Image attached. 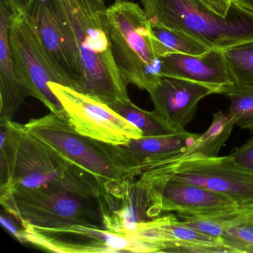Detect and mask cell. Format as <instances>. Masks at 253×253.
Masks as SVG:
<instances>
[{
  "mask_svg": "<svg viewBox=\"0 0 253 253\" xmlns=\"http://www.w3.org/2000/svg\"><path fill=\"white\" fill-rule=\"evenodd\" d=\"M64 25L80 70L78 91L109 105L129 97L118 70L103 0H51Z\"/></svg>",
  "mask_w": 253,
  "mask_h": 253,
  "instance_id": "cell-1",
  "label": "cell"
},
{
  "mask_svg": "<svg viewBox=\"0 0 253 253\" xmlns=\"http://www.w3.org/2000/svg\"><path fill=\"white\" fill-rule=\"evenodd\" d=\"M0 220H1V223L2 226L11 234L13 236L15 237L20 243L23 244V227L21 229L17 227V225L11 220L8 218L6 215H4L3 213L0 216Z\"/></svg>",
  "mask_w": 253,
  "mask_h": 253,
  "instance_id": "cell-26",
  "label": "cell"
},
{
  "mask_svg": "<svg viewBox=\"0 0 253 253\" xmlns=\"http://www.w3.org/2000/svg\"><path fill=\"white\" fill-rule=\"evenodd\" d=\"M235 123L230 114L222 111L213 115V121L207 131L186 149L159 159L140 163V167H165L176 165L188 160L217 156L222 146L230 137Z\"/></svg>",
  "mask_w": 253,
  "mask_h": 253,
  "instance_id": "cell-16",
  "label": "cell"
},
{
  "mask_svg": "<svg viewBox=\"0 0 253 253\" xmlns=\"http://www.w3.org/2000/svg\"><path fill=\"white\" fill-rule=\"evenodd\" d=\"M161 76L198 83L224 94L235 85L223 50L210 48L200 55L171 54L161 57Z\"/></svg>",
  "mask_w": 253,
  "mask_h": 253,
  "instance_id": "cell-13",
  "label": "cell"
},
{
  "mask_svg": "<svg viewBox=\"0 0 253 253\" xmlns=\"http://www.w3.org/2000/svg\"><path fill=\"white\" fill-rule=\"evenodd\" d=\"M21 14L65 85L78 91L80 70L76 56L51 0H35Z\"/></svg>",
  "mask_w": 253,
  "mask_h": 253,
  "instance_id": "cell-11",
  "label": "cell"
},
{
  "mask_svg": "<svg viewBox=\"0 0 253 253\" xmlns=\"http://www.w3.org/2000/svg\"><path fill=\"white\" fill-rule=\"evenodd\" d=\"M98 185L87 171H75L38 188L0 190V202L20 223L43 228L70 225L105 226V193L97 197Z\"/></svg>",
  "mask_w": 253,
  "mask_h": 253,
  "instance_id": "cell-2",
  "label": "cell"
},
{
  "mask_svg": "<svg viewBox=\"0 0 253 253\" xmlns=\"http://www.w3.org/2000/svg\"><path fill=\"white\" fill-rule=\"evenodd\" d=\"M11 12L22 14L35 0H3Z\"/></svg>",
  "mask_w": 253,
  "mask_h": 253,
  "instance_id": "cell-27",
  "label": "cell"
},
{
  "mask_svg": "<svg viewBox=\"0 0 253 253\" xmlns=\"http://www.w3.org/2000/svg\"><path fill=\"white\" fill-rule=\"evenodd\" d=\"M141 167L163 178L225 195L240 208L253 209V173L238 165L230 155L188 160L171 167Z\"/></svg>",
  "mask_w": 253,
  "mask_h": 253,
  "instance_id": "cell-7",
  "label": "cell"
},
{
  "mask_svg": "<svg viewBox=\"0 0 253 253\" xmlns=\"http://www.w3.org/2000/svg\"><path fill=\"white\" fill-rule=\"evenodd\" d=\"M11 10L0 0V118L12 119L29 91L14 67L9 40Z\"/></svg>",
  "mask_w": 253,
  "mask_h": 253,
  "instance_id": "cell-15",
  "label": "cell"
},
{
  "mask_svg": "<svg viewBox=\"0 0 253 253\" xmlns=\"http://www.w3.org/2000/svg\"><path fill=\"white\" fill-rule=\"evenodd\" d=\"M218 15L226 17L233 0H198Z\"/></svg>",
  "mask_w": 253,
  "mask_h": 253,
  "instance_id": "cell-25",
  "label": "cell"
},
{
  "mask_svg": "<svg viewBox=\"0 0 253 253\" xmlns=\"http://www.w3.org/2000/svg\"><path fill=\"white\" fill-rule=\"evenodd\" d=\"M251 209H238L220 212L178 213L182 221L209 236L220 239L225 231L242 218Z\"/></svg>",
  "mask_w": 253,
  "mask_h": 253,
  "instance_id": "cell-20",
  "label": "cell"
},
{
  "mask_svg": "<svg viewBox=\"0 0 253 253\" xmlns=\"http://www.w3.org/2000/svg\"><path fill=\"white\" fill-rule=\"evenodd\" d=\"M235 85L253 86V41L223 50Z\"/></svg>",
  "mask_w": 253,
  "mask_h": 253,
  "instance_id": "cell-21",
  "label": "cell"
},
{
  "mask_svg": "<svg viewBox=\"0 0 253 253\" xmlns=\"http://www.w3.org/2000/svg\"><path fill=\"white\" fill-rule=\"evenodd\" d=\"M220 240L232 253H253V209L228 228Z\"/></svg>",
  "mask_w": 253,
  "mask_h": 253,
  "instance_id": "cell-23",
  "label": "cell"
},
{
  "mask_svg": "<svg viewBox=\"0 0 253 253\" xmlns=\"http://www.w3.org/2000/svg\"><path fill=\"white\" fill-rule=\"evenodd\" d=\"M25 127L71 163L95 176L103 186L132 172L118 146L80 134L68 118L51 112L42 118L31 119Z\"/></svg>",
  "mask_w": 253,
  "mask_h": 253,
  "instance_id": "cell-6",
  "label": "cell"
},
{
  "mask_svg": "<svg viewBox=\"0 0 253 253\" xmlns=\"http://www.w3.org/2000/svg\"><path fill=\"white\" fill-rule=\"evenodd\" d=\"M199 136L185 131L167 135L141 137L118 147L128 167L134 169L143 161L159 159L186 149L192 146Z\"/></svg>",
  "mask_w": 253,
  "mask_h": 253,
  "instance_id": "cell-17",
  "label": "cell"
},
{
  "mask_svg": "<svg viewBox=\"0 0 253 253\" xmlns=\"http://www.w3.org/2000/svg\"><path fill=\"white\" fill-rule=\"evenodd\" d=\"M49 86L80 134L115 146L143 137L138 128L106 103L61 84L51 83Z\"/></svg>",
  "mask_w": 253,
  "mask_h": 253,
  "instance_id": "cell-10",
  "label": "cell"
},
{
  "mask_svg": "<svg viewBox=\"0 0 253 253\" xmlns=\"http://www.w3.org/2000/svg\"><path fill=\"white\" fill-rule=\"evenodd\" d=\"M152 23L180 31L214 49L253 41V11L233 2L222 17L198 0H140Z\"/></svg>",
  "mask_w": 253,
  "mask_h": 253,
  "instance_id": "cell-3",
  "label": "cell"
},
{
  "mask_svg": "<svg viewBox=\"0 0 253 253\" xmlns=\"http://www.w3.org/2000/svg\"><path fill=\"white\" fill-rule=\"evenodd\" d=\"M141 172L158 187L163 211L206 214L242 209L228 197L210 189L163 178L149 170Z\"/></svg>",
  "mask_w": 253,
  "mask_h": 253,
  "instance_id": "cell-14",
  "label": "cell"
},
{
  "mask_svg": "<svg viewBox=\"0 0 253 253\" xmlns=\"http://www.w3.org/2000/svg\"><path fill=\"white\" fill-rule=\"evenodd\" d=\"M23 244L57 253H150L135 235L112 232L100 226L75 224L43 228L22 223Z\"/></svg>",
  "mask_w": 253,
  "mask_h": 253,
  "instance_id": "cell-8",
  "label": "cell"
},
{
  "mask_svg": "<svg viewBox=\"0 0 253 253\" xmlns=\"http://www.w3.org/2000/svg\"><path fill=\"white\" fill-rule=\"evenodd\" d=\"M107 20L118 70L127 84L149 92L162 76L161 58L155 52L146 12L138 4L116 0L107 8Z\"/></svg>",
  "mask_w": 253,
  "mask_h": 253,
  "instance_id": "cell-5",
  "label": "cell"
},
{
  "mask_svg": "<svg viewBox=\"0 0 253 253\" xmlns=\"http://www.w3.org/2000/svg\"><path fill=\"white\" fill-rule=\"evenodd\" d=\"M0 190L56 183L75 164L12 119L0 118Z\"/></svg>",
  "mask_w": 253,
  "mask_h": 253,
  "instance_id": "cell-4",
  "label": "cell"
},
{
  "mask_svg": "<svg viewBox=\"0 0 253 253\" xmlns=\"http://www.w3.org/2000/svg\"><path fill=\"white\" fill-rule=\"evenodd\" d=\"M229 155L238 165L253 173V136L245 144Z\"/></svg>",
  "mask_w": 253,
  "mask_h": 253,
  "instance_id": "cell-24",
  "label": "cell"
},
{
  "mask_svg": "<svg viewBox=\"0 0 253 253\" xmlns=\"http://www.w3.org/2000/svg\"><path fill=\"white\" fill-rule=\"evenodd\" d=\"M9 40L14 67L30 97L41 100L51 113L68 118L61 103L49 86L51 83L65 85L64 81L41 49L20 13H11Z\"/></svg>",
  "mask_w": 253,
  "mask_h": 253,
  "instance_id": "cell-9",
  "label": "cell"
},
{
  "mask_svg": "<svg viewBox=\"0 0 253 253\" xmlns=\"http://www.w3.org/2000/svg\"><path fill=\"white\" fill-rule=\"evenodd\" d=\"M118 1H128V0H118Z\"/></svg>",
  "mask_w": 253,
  "mask_h": 253,
  "instance_id": "cell-29",
  "label": "cell"
},
{
  "mask_svg": "<svg viewBox=\"0 0 253 253\" xmlns=\"http://www.w3.org/2000/svg\"><path fill=\"white\" fill-rule=\"evenodd\" d=\"M149 93L155 110L177 132L186 131L185 128L195 118L200 101L215 94L207 85L172 77H162Z\"/></svg>",
  "mask_w": 253,
  "mask_h": 253,
  "instance_id": "cell-12",
  "label": "cell"
},
{
  "mask_svg": "<svg viewBox=\"0 0 253 253\" xmlns=\"http://www.w3.org/2000/svg\"><path fill=\"white\" fill-rule=\"evenodd\" d=\"M238 5L253 11V0H233Z\"/></svg>",
  "mask_w": 253,
  "mask_h": 253,
  "instance_id": "cell-28",
  "label": "cell"
},
{
  "mask_svg": "<svg viewBox=\"0 0 253 253\" xmlns=\"http://www.w3.org/2000/svg\"><path fill=\"white\" fill-rule=\"evenodd\" d=\"M108 106L138 128L143 133V137L178 133L156 111L143 110L136 106L130 99L115 102Z\"/></svg>",
  "mask_w": 253,
  "mask_h": 253,
  "instance_id": "cell-19",
  "label": "cell"
},
{
  "mask_svg": "<svg viewBox=\"0 0 253 253\" xmlns=\"http://www.w3.org/2000/svg\"><path fill=\"white\" fill-rule=\"evenodd\" d=\"M150 23L154 47L160 58L171 54L200 55L210 49L195 38L183 32L158 23Z\"/></svg>",
  "mask_w": 253,
  "mask_h": 253,
  "instance_id": "cell-18",
  "label": "cell"
},
{
  "mask_svg": "<svg viewBox=\"0 0 253 253\" xmlns=\"http://www.w3.org/2000/svg\"><path fill=\"white\" fill-rule=\"evenodd\" d=\"M223 94L230 100L229 113L235 125L253 131V86L235 85Z\"/></svg>",
  "mask_w": 253,
  "mask_h": 253,
  "instance_id": "cell-22",
  "label": "cell"
}]
</instances>
